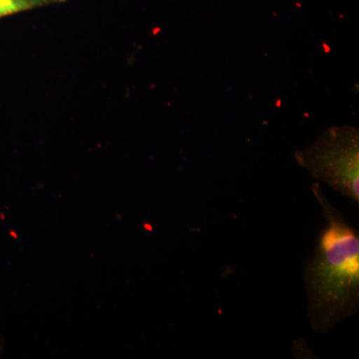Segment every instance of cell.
I'll use <instances>...</instances> for the list:
<instances>
[{"label":"cell","mask_w":359,"mask_h":359,"mask_svg":"<svg viewBox=\"0 0 359 359\" xmlns=\"http://www.w3.org/2000/svg\"><path fill=\"white\" fill-rule=\"evenodd\" d=\"M297 157L316 178L325 182L358 207V145L355 137H328Z\"/></svg>","instance_id":"7a4b0ae2"},{"label":"cell","mask_w":359,"mask_h":359,"mask_svg":"<svg viewBox=\"0 0 359 359\" xmlns=\"http://www.w3.org/2000/svg\"><path fill=\"white\" fill-rule=\"evenodd\" d=\"M313 192L325 224L304 269L306 313L313 332L327 334L359 311V235L318 184Z\"/></svg>","instance_id":"6da1fadb"},{"label":"cell","mask_w":359,"mask_h":359,"mask_svg":"<svg viewBox=\"0 0 359 359\" xmlns=\"http://www.w3.org/2000/svg\"><path fill=\"white\" fill-rule=\"evenodd\" d=\"M66 0H0V20L41 7L65 4Z\"/></svg>","instance_id":"3957f363"}]
</instances>
